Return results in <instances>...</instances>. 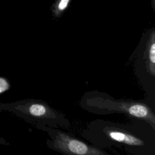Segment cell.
I'll return each instance as SVG.
<instances>
[{
  "label": "cell",
  "mask_w": 155,
  "mask_h": 155,
  "mask_svg": "<svg viewBox=\"0 0 155 155\" xmlns=\"http://www.w3.org/2000/svg\"><path fill=\"white\" fill-rule=\"evenodd\" d=\"M100 132L108 140L136 147H144V140L124 128L117 126H103Z\"/></svg>",
  "instance_id": "277c9868"
},
{
  "label": "cell",
  "mask_w": 155,
  "mask_h": 155,
  "mask_svg": "<svg viewBox=\"0 0 155 155\" xmlns=\"http://www.w3.org/2000/svg\"><path fill=\"white\" fill-rule=\"evenodd\" d=\"M8 88V85L7 82L2 78H0V93L6 90Z\"/></svg>",
  "instance_id": "52a82bcc"
},
{
  "label": "cell",
  "mask_w": 155,
  "mask_h": 155,
  "mask_svg": "<svg viewBox=\"0 0 155 155\" xmlns=\"http://www.w3.org/2000/svg\"><path fill=\"white\" fill-rule=\"evenodd\" d=\"M16 110L30 121L35 122L39 127H68V120L65 116L50 107L46 102L38 100L21 102Z\"/></svg>",
  "instance_id": "7a4b0ae2"
},
{
  "label": "cell",
  "mask_w": 155,
  "mask_h": 155,
  "mask_svg": "<svg viewBox=\"0 0 155 155\" xmlns=\"http://www.w3.org/2000/svg\"><path fill=\"white\" fill-rule=\"evenodd\" d=\"M69 0H61L59 1V5H58V10L59 12L64 10L67 6Z\"/></svg>",
  "instance_id": "8992f818"
},
{
  "label": "cell",
  "mask_w": 155,
  "mask_h": 155,
  "mask_svg": "<svg viewBox=\"0 0 155 155\" xmlns=\"http://www.w3.org/2000/svg\"><path fill=\"white\" fill-rule=\"evenodd\" d=\"M144 56L147 71L153 77L155 76V34L153 30L147 42Z\"/></svg>",
  "instance_id": "5b68a950"
},
{
  "label": "cell",
  "mask_w": 155,
  "mask_h": 155,
  "mask_svg": "<svg viewBox=\"0 0 155 155\" xmlns=\"http://www.w3.org/2000/svg\"><path fill=\"white\" fill-rule=\"evenodd\" d=\"M89 107L98 111L106 113L120 112L145 121L155 130V116L151 108L145 103L131 101H115L102 96H93L87 99Z\"/></svg>",
  "instance_id": "6da1fadb"
},
{
  "label": "cell",
  "mask_w": 155,
  "mask_h": 155,
  "mask_svg": "<svg viewBox=\"0 0 155 155\" xmlns=\"http://www.w3.org/2000/svg\"><path fill=\"white\" fill-rule=\"evenodd\" d=\"M41 129L47 131L50 139L48 140V147L55 151L68 154L104 155L107 153L88 145L84 141L73 136L51 127L42 126Z\"/></svg>",
  "instance_id": "3957f363"
}]
</instances>
